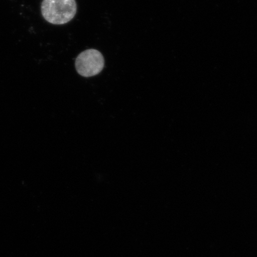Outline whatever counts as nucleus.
<instances>
[{
    "instance_id": "1",
    "label": "nucleus",
    "mask_w": 257,
    "mask_h": 257,
    "mask_svg": "<svg viewBox=\"0 0 257 257\" xmlns=\"http://www.w3.org/2000/svg\"><path fill=\"white\" fill-rule=\"evenodd\" d=\"M41 12L44 18L51 24H66L76 14V3L75 0H43Z\"/></svg>"
},
{
    "instance_id": "2",
    "label": "nucleus",
    "mask_w": 257,
    "mask_h": 257,
    "mask_svg": "<svg viewBox=\"0 0 257 257\" xmlns=\"http://www.w3.org/2000/svg\"><path fill=\"white\" fill-rule=\"evenodd\" d=\"M104 64L103 56L95 49L83 51L77 57L75 62L77 72L86 78L98 75L103 70Z\"/></svg>"
}]
</instances>
